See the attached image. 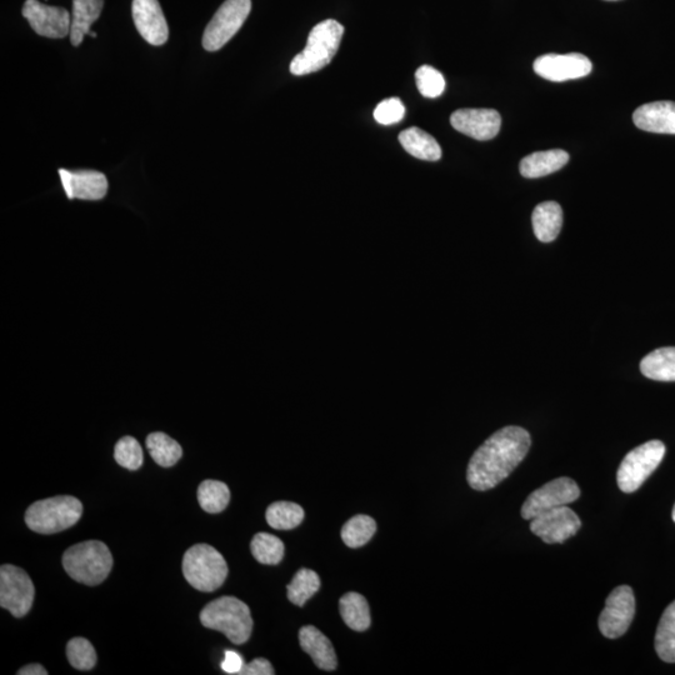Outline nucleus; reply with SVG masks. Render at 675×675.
<instances>
[{"label": "nucleus", "mask_w": 675, "mask_h": 675, "mask_svg": "<svg viewBox=\"0 0 675 675\" xmlns=\"http://www.w3.org/2000/svg\"><path fill=\"white\" fill-rule=\"evenodd\" d=\"M530 445V434L524 428L510 425L495 432L470 459L467 470L470 487L480 492L497 487L522 463Z\"/></svg>", "instance_id": "1"}, {"label": "nucleus", "mask_w": 675, "mask_h": 675, "mask_svg": "<svg viewBox=\"0 0 675 675\" xmlns=\"http://www.w3.org/2000/svg\"><path fill=\"white\" fill-rule=\"evenodd\" d=\"M343 34L344 27L337 20L327 19L315 25L303 52L290 63V73L300 77L327 67L338 52Z\"/></svg>", "instance_id": "2"}, {"label": "nucleus", "mask_w": 675, "mask_h": 675, "mask_svg": "<svg viewBox=\"0 0 675 675\" xmlns=\"http://www.w3.org/2000/svg\"><path fill=\"white\" fill-rule=\"evenodd\" d=\"M200 622L205 628L227 635L230 642L237 645L247 643L253 632L248 605L235 597H220L205 605L200 612Z\"/></svg>", "instance_id": "3"}, {"label": "nucleus", "mask_w": 675, "mask_h": 675, "mask_svg": "<svg viewBox=\"0 0 675 675\" xmlns=\"http://www.w3.org/2000/svg\"><path fill=\"white\" fill-rule=\"evenodd\" d=\"M63 567L75 582L94 587L107 579L113 568V557L103 542L88 540L65 550Z\"/></svg>", "instance_id": "4"}, {"label": "nucleus", "mask_w": 675, "mask_h": 675, "mask_svg": "<svg viewBox=\"0 0 675 675\" xmlns=\"http://www.w3.org/2000/svg\"><path fill=\"white\" fill-rule=\"evenodd\" d=\"M83 514V504L69 495L39 500L25 513L30 530L40 534H54L72 528Z\"/></svg>", "instance_id": "5"}, {"label": "nucleus", "mask_w": 675, "mask_h": 675, "mask_svg": "<svg viewBox=\"0 0 675 675\" xmlns=\"http://www.w3.org/2000/svg\"><path fill=\"white\" fill-rule=\"evenodd\" d=\"M183 575L193 588L210 593L224 584L228 565L212 545L195 544L184 554Z\"/></svg>", "instance_id": "6"}, {"label": "nucleus", "mask_w": 675, "mask_h": 675, "mask_svg": "<svg viewBox=\"0 0 675 675\" xmlns=\"http://www.w3.org/2000/svg\"><path fill=\"white\" fill-rule=\"evenodd\" d=\"M665 455V445L660 440L639 445L632 452L625 455L619 465L617 482L624 493H633L642 487V484L662 463Z\"/></svg>", "instance_id": "7"}, {"label": "nucleus", "mask_w": 675, "mask_h": 675, "mask_svg": "<svg viewBox=\"0 0 675 675\" xmlns=\"http://www.w3.org/2000/svg\"><path fill=\"white\" fill-rule=\"evenodd\" d=\"M252 10V0H225L210 20L203 35V48L217 52L242 28Z\"/></svg>", "instance_id": "8"}, {"label": "nucleus", "mask_w": 675, "mask_h": 675, "mask_svg": "<svg viewBox=\"0 0 675 675\" xmlns=\"http://www.w3.org/2000/svg\"><path fill=\"white\" fill-rule=\"evenodd\" d=\"M35 588L25 570L5 564L0 568V605L15 618H23L33 607Z\"/></svg>", "instance_id": "9"}, {"label": "nucleus", "mask_w": 675, "mask_h": 675, "mask_svg": "<svg viewBox=\"0 0 675 675\" xmlns=\"http://www.w3.org/2000/svg\"><path fill=\"white\" fill-rule=\"evenodd\" d=\"M579 497L580 489L573 479L567 477L554 479L529 495L522 507V517L525 520H532L548 510L569 505Z\"/></svg>", "instance_id": "10"}, {"label": "nucleus", "mask_w": 675, "mask_h": 675, "mask_svg": "<svg viewBox=\"0 0 675 675\" xmlns=\"http://www.w3.org/2000/svg\"><path fill=\"white\" fill-rule=\"evenodd\" d=\"M635 614V598L633 589L628 585H620L610 593L605 608L600 614L599 630L605 638L622 637L633 622Z\"/></svg>", "instance_id": "11"}, {"label": "nucleus", "mask_w": 675, "mask_h": 675, "mask_svg": "<svg viewBox=\"0 0 675 675\" xmlns=\"http://www.w3.org/2000/svg\"><path fill=\"white\" fill-rule=\"evenodd\" d=\"M22 13L40 37L62 39L70 35L72 14L65 8L50 7L39 0H27Z\"/></svg>", "instance_id": "12"}, {"label": "nucleus", "mask_w": 675, "mask_h": 675, "mask_svg": "<svg viewBox=\"0 0 675 675\" xmlns=\"http://www.w3.org/2000/svg\"><path fill=\"white\" fill-rule=\"evenodd\" d=\"M582 527L577 514L568 505L548 510L530 520V530L544 543H564L574 537Z\"/></svg>", "instance_id": "13"}, {"label": "nucleus", "mask_w": 675, "mask_h": 675, "mask_svg": "<svg viewBox=\"0 0 675 675\" xmlns=\"http://www.w3.org/2000/svg\"><path fill=\"white\" fill-rule=\"evenodd\" d=\"M534 72L550 82H567V80L587 77L592 72V62L583 54H545L535 60Z\"/></svg>", "instance_id": "14"}, {"label": "nucleus", "mask_w": 675, "mask_h": 675, "mask_svg": "<svg viewBox=\"0 0 675 675\" xmlns=\"http://www.w3.org/2000/svg\"><path fill=\"white\" fill-rule=\"evenodd\" d=\"M132 14L145 42L160 47L168 42L169 28L158 0H133Z\"/></svg>", "instance_id": "15"}, {"label": "nucleus", "mask_w": 675, "mask_h": 675, "mask_svg": "<svg viewBox=\"0 0 675 675\" xmlns=\"http://www.w3.org/2000/svg\"><path fill=\"white\" fill-rule=\"evenodd\" d=\"M450 124L458 132L484 142L497 137L502 118L494 109H459L450 117Z\"/></svg>", "instance_id": "16"}, {"label": "nucleus", "mask_w": 675, "mask_h": 675, "mask_svg": "<svg viewBox=\"0 0 675 675\" xmlns=\"http://www.w3.org/2000/svg\"><path fill=\"white\" fill-rule=\"evenodd\" d=\"M59 175L70 200H100L107 195V177L97 170L59 169Z\"/></svg>", "instance_id": "17"}, {"label": "nucleus", "mask_w": 675, "mask_h": 675, "mask_svg": "<svg viewBox=\"0 0 675 675\" xmlns=\"http://www.w3.org/2000/svg\"><path fill=\"white\" fill-rule=\"evenodd\" d=\"M635 127L645 132L675 134V103L654 102L642 105L633 114Z\"/></svg>", "instance_id": "18"}, {"label": "nucleus", "mask_w": 675, "mask_h": 675, "mask_svg": "<svg viewBox=\"0 0 675 675\" xmlns=\"http://www.w3.org/2000/svg\"><path fill=\"white\" fill-rule=\"evenodd\" d=\"M300 647L312 657L313 662L322 670H334L337 668V654L333 644L319 629L307 625L299 630Z\"/></svg>", "instance_id": "19"}, {"label": "nucleus", "mask_w": 675, "mask_h": 675, "mask_svg": "<svg viewBox=\"0 0 675 675\" xmlns=\"http://www.w3.org/2000/svg\"><path fill=\"white\" fill-rule=\"evenodd\" d=\"M103 8L104 0H73L70 42L74 47H79L87 35L97 38V33L92 32L90 27L97 22Z\"/></svg>", "instance_id": "20"}, {"label": "nucleus", "mask_w": 675, "mask_h": 675, "mask_svg": "<svg viewBox=\"0 0 675 675\" xmlns=\"http://www.w3.org/2000/svg\"><path fill=\"white\" fill-rule=\"evenodd\" d=\"M569 162V154L562 149L545 150L527 155L520 162V174L524 178H542L562 169Z\"/></svg>", "instance_id": "21"}, {"label": "nucleus", "mask_w": 675, "mask_h": 675, "mask_svg": "<svg viewBox=\"0 0 675 675\" xmlns=\"http://www.w3.org/2000/svg\"><path fill=\"white\" fill-rule=\"evenodd\" d=\"M533 229L540 242L550 243L558 237L563 225V210L558 203L544 202L534 209Z\"/></svg>", "instance_id": "22"}, {"label": "nucleus", "mask_w": 675, "mask_h": 675, "mask_svg": "<svg viewBox=\"0 0 675 675\" xmlns=\"http://www.w3.org/2000/svg\"><path fill=\"white\" fill-rule=\"evenodd\" d=\"M399 143L414 158L437 162L442 158V148L432 135L417 127L403 130L399 134Z\"/></svg>", "instance_id": "23"}, {"label": "nucleus", "mask_w": 675, "mask_h": 675, "mask_svg": "<svg viewBox=\"0 0 675 675\" xmlns=\"http://www.w3.org/2000/svg\"><path fill=\"white\" fill-rule=\"evenodd\" d=\"M644 377L659 382H675V347L655 349L640 363Z\"/></svg>", "instance_id": "24"}, {"label": "nucleus", "mask_w": 675, "mask_h": 675, "mask_svg": "<svg viewBox=\"0 0 675 675\" xmlns=\"http://www.w3.org/2000/svg\"><path fill=\"white\" fill-rule=\"evenodd\" d=\"M340 615L350 629L364 632L370 627V610L367 599L362 594L350 592L343 595L339 602Z\"/></svg>", "instance_id": "25"}, {"label": "nucleus", "mask_w": 675, "mask_h": 675, "mask_svg": "<svg viewBox=\"0 0 675 675\" xmlns=\"http://www.w3.org/2000/svg\"><path fill=\"white\" fill-rule=\"evenodd\" d=\"M655 650L665 663H675V600L660 618L655 634Z\"/></svg>", "instance_id": "26"}, {"label": "nucleus", "mask_w": 675, "mask_h": 675, "mask_svg": "<svg viewBox=\"0 0 675 675\" xmlns=\"http://www.w3.org/2000/svg\"><path fill=\"white\" fill-rule=\"evenodd\" d=\"M147 448L155 463L164 468L173 467L183 455L180 444L169 435L160 432L148 435Z\"/></svg>", "instance_id": "27"}, {"label": "nucleus", "mask_w": 675, "mask_h": 675, "mask_svg": "<svg viewBox=\"0 0 675 675\" xmlns=\"http://www.w3.org/2000/svg\"><path fill=\"white\" fill-rule=\"evenodd\" d=\"M230 490L228 485L219 480H204L198 488V502L207 513H220L228 507Z\"/></svg>", "instance_id": "28"}, {"label": "nucleus", "mask_w": 675, "mask_h": 675, "mask_svg": "<svg viewBox=\"0 0 675 675\" xmlns=\"http://www.w3.org/2000/svg\"><path fill=\"white\" fill-rule=\"evenodd\" d=\"M265 518L270 527L277 530L297 528L304 519V510L299 504L292 502H277L269 505Z\"/></svg>", "instance_id": "29"}, {"label": "nucleus", "mask_w": 675, "mask_h": 675, "mask_svg": "<svg viewBox=\"0 0 675 675\" xmlns=\"http://www.w3.org/2000/svg\"><path fill=\"white\" fill-rule=\"evenodd\" d=\"M377 532V523L368 515H355L344 524L342 539L349 548H360L367 544Z\"/></svg>", "instance_id": "30"}, {"label": "nucleus", "mask_w": 675, "mask_h": 675, "mask_svg": "<svg viewBox=\"0 0 675 675\" xmlns=\"http://www.w3.org/2000/svg\"><path fill=\"white\" fill-rule=\"evenodd\" d=\"M320 588V578L312 569H300L290 584H288V598L298 607H303L307 600L313 597Z\"/></svg>", "instance_id": "31"}, {"label": "nucleus", "mask_w": 675, "mask_h": 675, "mask_svg": "<svg viewBox=\"0 0 675 675\" xmlns=\"http://www.w3.org/2000/svg\"><path fill=\"white\" fill-rule=\"evenodd\" d=\"M250 549H252L253 557L259 563L267 565H275L282 562L285 552L282 540L269 533L254 535Z\"/></svg>", "instance_id": "32"}, {"label": "nucleus", "mask_w": 675, "mask_h": 675, "mask_svg": "<svg viewBox=\"0 0 675 675\" xmlns=\"http://www.w3.org/2000/svg\"><path fill=\"white\" fill-rule=\"evenodd\" d=\"M67 657L72 667L78 670H90L97 664V653L92 643L85 638L69 640Z\"/></svg>", "instance_id": "33"}, {"label": "nucleus", "mask_w": 675, "mask_h": 675, "mask_svg": "<svg viewBox=\"0 0 675 675\" xmlns=\"http://www.w3.org/2000/svg\"><path fill=\"white\" fill-rule=\"evenodd\" d=\"M114 458L120 467L137 470L143 464V449L137 439L124 437L115 445Z\"/></svg>", "instance_id": "34"}, {"label": "nucleus", "mask_w": 675, "mask_h": 675, "mask_svg": "<svg viewBox=\"0 0 675 675\" xmlns=\"http://www.w3.org/2000/svg\"><path fill=\"white\" fill-rule=\"evenodd\" d=\"M417 87L420 94L427 98H438L444 93L445 79L439 70L423 65L415 73Z\"/></svg>", "instance_id": "35"}, {"label": "nucleus", "mask_w": 675, "mask_h": 675, "mask_svg": "<svg viewBox=\"0 0 675 675\" xmlns=\"http://www.w3.org/2000/svg\"><path fill=\"white\" fill-rule=\"evenodd\" d=\"M405 107L402 100L390 98L383 100L374 110V119L382 125H392L399 123L404 118Z\"/></svg>", "instance_id": "36"}, {"label": "nucleus", "mask_w": 675, "mask_h": 675, "mask_svg": "<svg viewBox=\"0 0 675 675\" xmlns=\"http://www.w3.org/2000/svg\"><path fill=\"white\" fill-rule=\"evenodd\" d=\"M274 669L269 660L264 658L254 659L253 662L244 664L240 675H273Z\"/></svg>", "instance_id": "37"}, {"label": "nucleus", "mask_w": 675, "mask_h": 675, "mask_svg": "<svg viewBox=\"0 0 675 675\" xmlns=\"http://www.w3.org/2000/svg\"><path fill=\"white\" fill-rule=\"evenodd\" d=\"M244 665L242 655L233 650L225 652V658L222 663V669L228 674H239Z\"/></svg>", "instance_id": "38"}, {"label": "nucleus", "mask_w": 675, "mask_h": 675, "mask_svg": "<svg viewBox=\"0 0 675 675\" xmlns=\"http://www.w3.org/2000/svg\"><path fill=\"white\" fill-rule=\"evenodd\" d=\"M48 670L40 664H29L19 670L18 675H47Z\"/></svg>", "instance_id": "39"}, {"label": "nucleus", "mask_w": 675, "mask_h": 675, "mask_svg": "<svg viewBox=\"0 0 675 675\" xmlns=\"http://www.w3.org/2000/svg\"><path fill=\"white\" fill-rule=\"evenodd\" d=\"M672 517H673V520H674V522H675V505H674V508H673V514H672Z\"/></svg>", "instance_id": "40"}, {"label": "nucleus", "mask_w": 675, "mask_h": 675, "mask_svg": "<svg viewBox=\"0 0 675 675\" xmlns=\"http://www.w3.org/2000/svg\"><path fill=\"white\" fill-rule=\"evenodd\" d=\"M608 2H617V0H608Z\"/></svg>", "instance_id": "41"}]
</instances>
